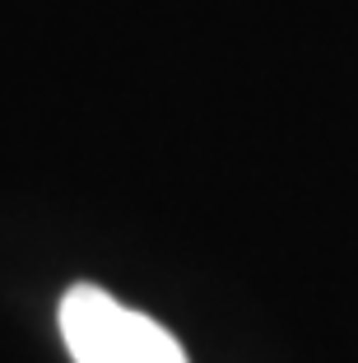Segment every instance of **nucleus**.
Segmentation results:
<instances>
[{"label":"nucleus","mask_w":358,"mask_h":363,"mask_svg":"<svg viewBox=\"0 0 358 363\" xmlns=\"http://www.w3.org/2000/svg\"><path fill=\"white\" fill-rule=\"evenodd\" d=\"M56 317L74 363H191L168 326L126 308L98 284H70Z\"/></svg>","instance_id":"1"}]
</instances>
